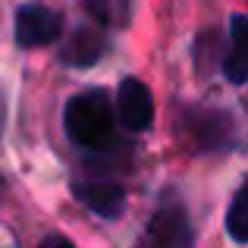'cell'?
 <instances>
[{"label": "cell", "mask_w": 248, "mask_h": 248, "mask_svg": "<svg viewBox=\"0 0 248 248\" xmlns=\"http://www.w3.org/2000/svg\"><path fill=\"white\" fill-rule=\"evenodd\" d=\"M132 3L135 0H82L91 22L104 25V29H126L132 19Z\"/></svg>", "instance_id": "obj_9"}, {"label": "cell", "mask_w": 248, "mask_h": 248, "mask_svg": "<svg viewBox=\"0 0 248 248\" xmlns=\"http://www.w3.org/2000/svg\"><path fill=\"white\" fill-rule=\"evenodd\" d=\"M245 207H248V192H245V186H239L236 192H232V198H230V207H226V232H230V239L236 245H245L248 242Z\"/></svg>", "instance_id": "obj_10"}, {"label": "cell", "mask_w": 248, "mask_h": 248, "mask_svg": "<svg viewBox=\"0 0 248 248\" xmlns=\"http://www.w3.org/2000/svg\"><path fill=\"white\" fill-rule=\"evenodd\" d=\"M110 50L107 29L97 22H82L73 29V35L66 38V44L60 47V63L76 69H88Z\"/></svg>", "instance_id": "obj_7"}, {"label": "cell", "mask_w": 248, "mask_h": 248, "mask_svg": "<svg viewBox=\"0 0 248 248\" xmlns=\"http://www.w3.org/2000/svg\"><path fill=\"white\" fill-rule=\"evenodd\" d=\"M145 242L157 248H186L195 242L192 223H188V211L176 195H164L160 204L154 207L151 220L145 226Z\"/></svg>", "instance_id": "obj_3"}, {"label": "cell", "mask_w": 248, "mask_h": 248, "mask_svg": "<svg viewBox=\"0 0 248 248\" xmlns=\"http://www.w3.org/2000/svg\"><path fill=\"white\" fill-rule=\"evenodd\" d=\"M182 132L195 145V151H230L239 145L236 116L230 110L192 107L182 116Z\"/></svg>", "instance_id": "obj_2"}, {"label": "cell", "mask_w": 248, "mask_h": 248, "mask_svg": "<svg viewBox=\"0 0 248 248\" xmlns=\"http://www.w3.org/2000/svg\"><path fill=\"white\" fill-rule=\"evenodd\" d=\"M63 129H66V139L82 151H107L116 129L110 94L104 88H85L73 94L63 104Z\"/></svg>", "instance_id": "obj_1"}, {"label": "cell", "mask_w": 248, "mask_h": 248, "mask_svg": "<svg viewBox=\"0 0 248 248\" xmlns=\"http://www.w3.org/2000/svg\"><path fill=\"white\" fill-rule=\"evenodd\" d=\"M242 25H245V16L242 13H232L230 19V47L226 54L220 57V73L230 85H245L248 73H245V60H242V44H239V35H242Z\"/></svg>", "instance_id": "obj_8"}, {"label": "cell", "mask_w": 248, "mask_h": 248, "mask_svg": "<svg viewBox=\"0 0 248 248\" xmlns=\"http://www.w3.org/2000/svg\"><path fill=\"white\" fill-rule=\"evenodd\" d=\"M44 245H66V248H73V239H63V236H50V239H44Z\"/></svg>", "instance_id": "obj_11"}, {"label": "cell", "mask_w": 248, "mask_h": 248, "mask_svg": "<svg viewBox=\"0 0 248 248\" xmlns=\"http://www.w3.org/2000/svg\"><path fill=\"white\" fill-rule=\"evenodd\" d=\"M73 195L82 207H88L101 220H120L126 211V188L110 176H88L73 182Z\"/></svg>", "instance_id": "obj_6"}, {"label": "cell", "mask_w": 248, "mask_h": 248, "mask_svg": "<svg viewBox=\"0 0 248 248\" xmlns=\"http://www.w3.org/2000/svg\"><path fill=\"white\" fill-rule=\"evenodd\" d=\"M113 113H116V123H120L126 132H148L154 126V94L141 79L129 76V79L120 82L116 88V104H113Z\"/></svg>", "instance_id": "obj_5"}, {"label": "cell", "mask_w": 248, "mask_h": 248, "mask_svg": "<svg viewBox=\"0 0 248 248\" xmlns=\"http://www.w3.org/2000/svg\"><path fill=\"white\" fill-rule=\"evenodd\" d=\"M63 35V16L44 3H22L16 10V22H13V38L16 47L22 50H38L54 44Z\"/></svg>", "instance_id": "obj_4"}]
</instances>
